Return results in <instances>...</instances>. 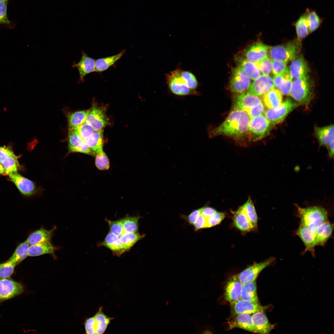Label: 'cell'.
Segmentation results:
<instances>
[{
	"label": "cell",
	"mask_w": 334,
	"mask_h": 334,
	"mask_svg": "<svg viewBox=\"0 0 334 334\" xmlns=\"http://www.w3.org/2000/svg\"><path fill=\"white\" fill-rule=\"evenodd\" d=\"M166 83L171 92L175 95L198 96V81L191 72L176 69L166 75Z\"/></svg>",
	"instance_id": "obj_1"
},
{
	"label": "cell",
	"mask_w": 334,
	"mask_h": 334,
	"mask_svg": "<svg viewBox=\"0 0 334 334\" xmlns=\"http://www.w3.org/2000/svg\"><path fill=\"white\" fill-rule=\"evenodd\" d=\"M14 154L12 149L9 147L0 146V162L7 157Z\"/></svg>",
	"instance_id": "obj_55"
},
{
	"label": "cell",
	"mask_w": 334,
	"mask_h": 334,
	"mask_svg": "<svg viewBox=\"0 0 334 334\" xmlns=\"http://www.w3.org/2000/svg\"><path fill=\"white\" fill-rule=\"evenodd\" d=\"M243 284L238 274L232 276L228 279L225 287L224 297L230 304L241 299Z\"/></svg>",
	"instance_id": "obj_12"
},
{
	"label": "cell",
	"mask_w": 334,
	"mask_h": 334,
	"mask_svg": "<svg viewBox=\"0 0 334 334\" xmlns=\"http://www.w3.org/2000/svg\"><path fill=\"white\" fill-rule=\"evenodd\" d=\"M57 248L50 242H43L30 245L28 249V256L33 257L45 254H52Z\"/></svg>",
	"instance_id": "obj_30"
},
{
	"label": "cell",
	"mask_w": 334,
	"mask_h": 334,
	"mask_svg": "<svg viewBox=\"0 0 334 334\" xmlns=\"http://www.w3.org/2000/svg\"><path fill=\"white\" fill-rule=\"evenodd\" d=\"M5 174V170L2 164L0 162V174Z\"/></svg>",
	"instance_id": "obj_61"
},
{
	"label": "cell",
	"mask_w": 334,
	"mask_h": 334,
	"mask_svg": "<svg viewBox=\"0 0 334 334\" xmlns=\"http://www.w3.org/2000/svg\"><path fill=\"white\" fill-rule=\"evenodd\" d=\"M333 225L328 220L318 226L316 230L315 242L316 246H324L331 236L333 229Z\"/></svg>",
	"instance_id": "obj_26"
},
{
	"label": "cell",
	"mask_w": 334,
	"mask_h": 334,
	"mask_svg": "<svg viewBox=\"0 0 334 334\" xmlns=\"http://www.w3.org/2000/svg\"><path fill=\"white\" fill-rule=\"evenodd\" d=\"M233 213V223L237 228L243 232L253 230L248 219L241 207Z\"/></svg>",
	"instance_id": "obj_29"
},
{
	"label": "cell",
	"mask_w": 334,
	"mask_h": 334,
	"mask_svg": "<svg viewBox=\"0 0 334 334\" xmlns=\"http://www.w3.org/2000/svg\"><path fill=\"white\" fill-rule=\"evenodd\" d=\"M283 96L277 89L272 88L263 95V100L265 105L270 109L278 107L282 103Z\"/></svg>",
	"instance_id": "obj_31"
},
{
	"label": "cell",
	"mask_w": 334,
	"mask_h": 334,
	"mask_svg": "<svg viewBox=\"0 0 334 334\" xmlns=\"http://www.w3.org/2000/svg\"><path fill=\"white\" fill-rule=\"evenodd\" d=\"M310 32L315 31L322 22V19L315 11L307 9L305 12Z\"/></svg>",
	"instance_id": "obj_41"
},
{
	"label": "cell",
	"mask_w": 334,
	"mask_h": 334,
	"mask_svg": "<svg viewBox=\"0 0 334 334\" xmlns=\"http://www.w3.org/2000/svg\"><path fill=\"white\" fill-rule=\"evenodd\" d=\"M264 311L253 314L252 319L255 332L261 334H269L275 324H271Z\"/></svg>",
	"instance_id": "obj_18"
},
{
	"label": "cell",
	"mask_w": 334,
	"mask_h": 334,
	"mask_svg": "<svg viewBox=\"0 0 334 334\" xmlns=\"http://www.w3.org/2000/svg\"><path fill=\"white\" fill-rule=\"evenodd\" d=\"M230 305L232 315L240 314H250L264 311L269 307V306H263L259 303L241 299Z\"/></svg>",
	"instance_id": "obj_15"
},
{
	"label": "cell",
	"mask_w": 334,
	"mask_h": 334,
	"mask_svg": "<svg viewBox=\"0 0 334 334\" xmlns=\"http://www.w3.org/2000/svg\"><path fill=\"white\" fill-rule=\"evenodd\" d=\"M229 328H239L255 333L251 316L248 314H240L232 315L228 321Z\"/></svg>",
	"instance_id": "obj_20"
},
{
	"label": "cell",
	"mask_w": 334,
	"mask_h": 334,
	"mask_svg": "<svg viewBox=\"0 0 334 334\" xmlns=\"http://www.w3.org/2000/svg\"><path fill=\"white\" fill-rule=\"evenodd\" d=\"M268 46L262 43H257L251 45L246 51V57L247 60L257 63L267 57Z\"/></svg>",
	"instance_id": "obj_21"
},
{
	"label": "cell",
	"mask_w": 334,
	"mask_h": 334,
	"mask_svg": "<svg viewBox=\"0 0 334 334\" xmlns=\"http://www.w3.org/2000/svg\"><path fill=\"white\" fill-rule=\"evenodd\" d=\"M240 67L251 79L255 80L261 75V71L255 64L240 57L237 59Z\"/></svg>",
	"instance_id": "obj_33"
},
{
	"label": "cell",
	"mask_w": 334,
	"mask_h": 334,
	"mask_svg": "<svg viewBox=\"0 0 334 334\" xmlns=\"http://www.w3.org/2000/svg\"><path fill=\"white\" fill-rule=\"evenodd\" d=\"M253 4L256 8H260L263 4V0H253Z\"/></svg>",
	"instance_id": "obj_60"
},
{
	"label": "cell",
	"mask_w": 334,
	"mask_h": 334,
	"mask_svg": "<svg viewBox=\"0 0 334 334\" xmlns=\"http://www.w3.org/2000/svg\"><path fill=\"white\" fill-rule=\"evenodd\" d=\"M139 216H127L122 218L123 230L126 232H138Z\"/></svg>",
	"instance_id": "obj_44"
},
{
	"label": "cell",
	"mask_w": 334,
	"mask_h": 334,
	"mask_svg": "<svg viewBox=\"0 0 334 334\" xmlns=\"http://www.w3.org/2000/svg\"><path fill=\"white\" fill-rule=\"evenodd\" d=\"M287 64L282 61L272 60V71L274 75H280L285 73L288 69Z\"/></svg>",
	"instance_id": "obj_51"
},
{
	"label": "cell",
	"mask_w": 334,
	"mask_h": 334,
	"mask_svg": "<svg viewBox=\"0 0 334 334\" xmlns=\"http://www.w3.org/2000/svg\"><path fill=\"white\" fill-rule=\"evenodd\" d=\"M143 238L138 232H126L119 237V240L125 252L129 250L139 240Z\"/></svg>",
	"instance_id": "obj_40"
},
{
	"label": "cell",
	"mask_w": 334,
	"mask_h": 334,
	"mask_svg": "<svg viewBox=\"0 0 334 334\" xmlns=\"http://www.w3.org/2000/svg\"><path fill=\"white\" fill-rule=\"evenodd\" d=\"M201 215L207 218L211 217L217 212L214 208L209 207L200 208Z\"/></svg>",
	"instance_id": "obj_58"
},
{
	"label": "cell",
	"mask_w": 334,
	"mask_h": 334,
	"mask_svg": "<svg viewBox=\"0 0 334 334\" xmlns=\"http://www.w3.org/2000/svg\"><path fill=\"white\" fill-rule=\"evenodd\" d=\"M85 332L87 334H95V320L94 316L87 319L84 322Z\"/></svg>",
	"instance_id": "obj_54"
},
{
	"label": "cell",
	"mask_w": 334,
	"mask_h": 334,
	"mask_svg": "<svg viewBox=\"0 0 334 334\" xmlns=\"http://www.w3.org/2000/svg\"><path fill=\"white\" fill-rule=\"evenodd\" d=\"M101 245L111 250L114 255L119 256L125 252L118 237L110 232L107 234Z\"/></svg>",
	"instance_id": "obj_32"
},
{
	"label": "cell",
	"mask_w": 334,
	"mask_h": 334,
	"mask_svg": "<svg viewBox=\"0 0 334 334\" xmlns=\"http://www.w3.org/2000/svg\"><path fill=\"white\" fill-rule=\"evenodd\" d=\"M68 142V153L77 152L95 156L94 152L75 128L69 130Z\"/></svg>",
	"instance_id": "obj_11"
},
{
	"label": "cell",
	"mask_w": 334,
	"mask_h": 334,
	"mask_svg": "<svg viewBox=\"0 0 334 334\" xmlns=\"http://www.w3.org/2000/svg\"><path fill=\"white\" fill-rule=\"evenodd\" d=\"M82 57L80 60L77 63L74 62L72 66L78 70L79 75V80L84 82V77L91 73L95 71V60L89 57L87 54L82 51Z\"/></svg>",
	"instance_id": "obj_19"
},
{
	"label": "cell",
	"mask_w": 334,
	"mask_h": 334,
	"mask_svg": "<svg viewBox=\"0 0 334 334\" xmlns=\"http://www.w3.org/2000/svg\"><path fill=\"white\" fill-rule=\"evenodd\" d=\"M315 130L320 146L327 147L334 141L333 124L323 127L316 126Z\"/></svg>",
	"instance_id": "obj_25"
},
{
	"label": "cell",
	"mask_w": 334,
	"mask_h": 334,
	"mask_svg": "<svg viewBox=\"0 0 334 334\" xmlns=\"http://www.w3.org/2000/svg\"><path fill=\"white\" fill-rule=\"evenodd\" d=\"M75 128L80 136L85 141L95 131L93 127L85 122Z\"/></svg>",
	"instance_id": "obj_49"
},
{
	"label": "cell",
	"mask_w": 334,
	"mask_h": 334,
	"mask_svg": "<svg viewBox=\"0 0 334 334\" xmlns=\"http://www.w3.org/2000/svg\"><path fill=\"white\" fill-rule=\"evenodd\" d=\"M104 106L94 104L88 110L85 122L92 126L95 131H102L109 124Z\"/></svg>",
	"instance_id": "obj_8"
},
{
	"label": "cell",
	"mask_w": 334,
	"mask_h": 334,
	"mask_svg": "<svg viewBox=\"0 0 334 334\" xmlns=\"http://www.w3.org/2000/svg\"><path fill=\"white\" fill-rule=\"evenodd\" d=\"M126 51V49H123L117 54L95 60V71L101 72L108 69L122 57Z\"/></svg>",
	"instance_id": "obj_28"
},
{
	"label": "cell",
	"mask_w": 334,
	"mask_h": 334,
	"mask_svg": "<svg viewBox=\"0 0 334 334\" xmlns=\"http://www.w3.org/2000/svg\"><path fill=\"white\" fill-rule=\"evenodd\" d=\"M298 106L296 102L290 98H287L278 107L266 109L264 112L265 116L272 124L280 123Z\"/></svg>",
	"instance_id": "obj_6"
},
{
	"label": "cell",
	"mask_w": 334,
	"mask_h": 334,
	"mask_svg": "<svg viewBox=\"0 0 334 334\" xmlns=\"http://www.w3.org/2000/svg\"><path fill=\"white\" fill-rule=\"evenodd\" d=\"M88 110L69 113L67 116L69 130L76 128L85 122Z\"/></svg>",
	"instance_id": "obj_38"
},
{
	"label": "cell",
	"mask_w": 334,
	"mask_h": 334,
	"mask_svg": "<svg viewBox=\"0 0 334 334\" xmlns=\"http://www.w3.org/2000/svg\"><path fill=\"white\" fill-rule=\"evenodd\" d=\"M258 96L248 93H240L237 96L235 104V109L241 110L246 113L252 107L261 102Z\"/></svg>",
	"instance_id": "obj_23"
},
{
	"label": "cell",
	"mask_w": 334,
	"mask_h": 334,
	"mask_svg": "<svg viewBox=\"0 0 334 334\" xmlns=\"http://www.w3.org/2000/svg\"><path fill=\"white\" fill-rule=\"evenodd\" d=\"M298 39L301 41L309 33L305 13L297 20L295 24Z\"/></svg>",
	"instance_id": "obj_43"
},
{
	"label": "cell",
	"mask_w": 334,
	"mask_h": 334,
	"mask_svg": "<svg viewBox=\"0 0 334 334\" xmlns=\"http://www.w3.org/2000/svg\"><path fill=\"white\" fill-rule=\"evenodd\" d=\"M301 48V41L297 39L270 48L269 54L272 60H278L287 63L298 56Z\"/></svg>",
	"instance_id": "obj_5"
},
{
	"label": "cell",
	"mask_w": 334,
	"mask_h": 334,
	"mask_svg": "<svg viewBox=\"0 0 334 334\" xmlns=\"http://www.w3.org/2000/svg\"><path fill=\"white\" fill-rule=\"evenodd\" d=\"M225 216L224 213L217 212L212 216L206 218V228H210L220 224Z\"/></svg>",
	"instance_id": "obj_52"
},
{
	"label": "cell",
	"mask_w": 334,
	"mask_h": 334,
	"mask_svg": "<svg viewBox=\"0 0 334 334\" xmlns=\"http://www.w3.org/2000/svg\"><path fill=\"white\" fill-rule=\"evenodd\" d=\"M1 163L4 168L6 175L17 172L20 169L17 157L15 154L7 157Z\"/></svg>",
	"instance_id": "obj_42"
},
{
	"label": "cell",
	"mask_w": 334,
	"mask_h": 334,
	"mask_svg": "<svg viewBox=\"0 0 334 334\" xmlns=\"http://www.w3.org/2000/svg\"><path fill=\"white\" fill-rule=\"evenodd\" d=\"M250 118L245 111L235 109L220 125L210 131V136L224 135L240 137L249 131Z\"/></svg>",
	"instance_id": "obj_2"
},
{
	"label": "cell",
	"mask_w": 334,
	"mask_h": 334,
	"mask_svg": "<svg viewBox=\"0 0 334 334\" xmlns=\"http://www.w3.org/2000/svg\"><path fill=\"white\" fill-rule=\"evenodd\" d=\"M264 107L261 102L252 107L247 112L250 118L257 117L263 115L264 112Z\"/></svg>",
	"instance_id": "obj_53"
},
{
	"label": "cell",
	"mask_w": 334,
	"mask_h": 334,
	"mask_svg": "<svg viewBox=\"0 0 334 334\" xmlns=\"http://www.w3.org/2000/svg\"><path fill=\"white\" fill-rule=\"evenodd\" d=\"M288 70L292 78L295 79L307 75L310 69L303 56L300 55L292 60Z\"/></svg>",
	"instance_id": "obj_22"
},
{
	"label": "cell",
	"mask_w": 334,
	"mask_h": 334,
	"mask_svg": "<svg viewBox=\"0 0 334 334\" xmlns=\"http://www.w3.org/2000/svg\"><path fill=\"white\" fill-rule=\"evenodd\" d=\"M24 287L10 277L0 279V303L22 293Z\"/></svg>",
	"instance_id": "obj_9"
},
{
	"label": "cell",
	"mask_w": 334,
	"mask_h": 334,
	"mask_svg": "<svg viewBox=\"0 0 334 334\" xmlns=\"http://www.w3.org/2000/svg\"><path fill=\"white\" fill-rule=\"evenodd\" d=\"M241 207L248 219L253 230H255L257 228L258 216L250 198L249 197L246 203Z\"/></svg>",
	"instance_id": "obj_39"
},
{
	"label": "cell",
	"mask_w": 334,
	"mask_h": 334,
	"mask_svg": "<svg viewBox=\"0 0 334 334\" xmlns=\"http://www.w3.org/2000/svg\"><path fill=\"white\" fill-rule=\"evenodd\" d=\"M85 141L94 154L103 149L104 140L102 131H95Z\"/></svg>",
	"instance_id": "obj_37"
},
{
	"label": "cell",
	"mask_w": 334,
	"mask_h": 334,
	"mask_svg": "<svg viewBox=\"0 0 334 334\" xmlns=\"http://www.w3.org/2000/svg\"><path fill=\"white\" fill-rule=\"evenodd\" d=\"M8 175L10 180L24 195L30 196L37 192V189L35 184L17 172L11 173Z\"/></svg>",
	"instance_id": "obj_16"
},
{
	"label": "cell",
	"mask_w": 334,
	"mask_h": 334,
	"mask_svg": "<svg viewBox=\"0 0 334 334\" xmlns=\"http://www.w3.org/2000/svg\"><path fill=\"white\" fill-rule=\"evenodd\" d=\"M95 164L99 169L101 170L108 169L110 165L108 158L105 153L102 149L95 154Z\"/></svg>",
	"instance_id": "obj_46"
},
{
	"label": "cell",
	"mask_w": 334,
	"mask_h": 334,
	"mask_svg": "<svg viewBox=\"0 0 334 334\" xmlns=\"http://www.w3.org/2000/svg\"><path fill=\"white\" fill-rule=\"evenodd\" d=\"M250 85V78L239 66L233 70L230 81L231 90L241 93L248 89Z\"/></svg>",
	"instance_id": "obj_13"
},
{
	"label": "cell",
	"mask_w": 334,
	"mask_h": 334,
	"mask_svg": "<svg viewBox=\"0 0 334 334\" xmlns=\"http://www.w3.org/2000/svg\"><path fill=\"white\" fill-rule=\"evenodd\" d=\"M292 78L288 69L284 73L274 75L273 80L275 87L283 95H290L292 84Z\"/></svg>",
	"instance_id": "obj_24"
},
{
	"label": "cell",
	"mask_w": 334,
	"mask_h": 334,
	"mask_svg": "<svg viewBox=\"0 0 334 334\" xmlns=\"http://www.w3.org/2000/svg\"><path fill=\"white\" fill-rule=\"evenodd\" d=\"M16 265L7 260L0 263V279L10 277L13 274Z\"/></svg>",
	"instance_id": "obj_47"
},
{
	"label": "cell",
	"mask_w": 334,
	"mask_h": 334,
	"mask_svg": "<svg viewBox=\"0 0 334 334\" xmlns=\"http://www.w3.org/2000/svg\"><path fill=\"white\" fill-rule=\"evenodd\" d=\"M296 101L305 106L308 105L313 96V86L307 75L295 79L292 82L290 94Z\"/></svg>",
	"instance_id": "obj_4"
},
{
	"label": "cell",
	"mask_w": 334,
	"mask_h": 334,
	"mask_svg": "<svg viewBox=\"0 0 334 334\" xmlns=\"http://www.w3.org/2000/svg\"><path fill=\"white\" fill-rule=\"evenodd\" d=\"M9 0H0V2H8Z\"/></svg>",
	"instance_id": "obj_62"
},
{
	"label": "cell",
	"mask_w": 334,
	"mask_h": 334,
	"mask_svg": "<svg viewBox=\"0 0 334 334\" xmlns=\"http://www.w3.org/2000/svg\"><path fill=\"white\" fill-rule=\"evenodd\" d=\"M55 229V228L49 230L41 228L31 233L26 241L30 245L41 242H50Z\"/></svg>",
	"instance_id": "obj_27"
},
{
	"label": "cell",
	"mask_w": 334,
	"mask_h": 334,
	"mask_svg": "<svg viewBox=\"0 0 334 334\" xmlns=\"http://www.w3.org/2000/svg\"><path fill=\"white\" fill-rule=\"evenodd\" d=\"M107 221L109 224V232L119 237L124 233L122 219L115 221L107 220Z\"/></svg>",
	"instance_id": "obj_48"
},
{
	"label": "cell",
	"mask_w": 334,
	"mask_h": 334,
	"mask_svg": "<svg viewBox=\"0 0 334 334\" xmlns=\"http://www.w3.org/2000/svg\"><path fill=\"white\" fill-rule=\"evenodd\" d=\"M29 246L26 240L21 243L17 246L8 260L16 265L20 263L28 256V249Z\"/></svg>",
	"instance_id": "obj_36"
},
{
	"label": "cell",
	"mask_w": 334,
	"mask_h": 334,
	"mask_svg": "<svg viewBox=\"0 0 334 334\" xmlns=\"http://www.w3.org/2000/svg\"><path fill=\"white\" fill-rule=\"evenodd\" d=\"M272 123L263 114L250 118L249 131L253 141L260 139L269 134Z\"/></svg>",
	"instance_id": "obj_7"
},
{
	"label": "cell",
	"mask_w": 334,
	"mask_h": 334,
	"mask_svg": "<svg viewBox=\"0 0 334 334\" xmlns=\"http://www.w3.org/2000/svg\"><path fill=\"white\" fill-rule=\"evenodd\" d=\"M206 218L200 215L193 225L195 230L206 228Z\"/></svg>",
	"instance_id": "obj_57"
},
{
	"label": "cell",
	"mask_w": 334,
	"mask_h": 334,
	"mask_svg": "<svg viewBox=\"0 0 334 334\" xmlns=\"http://www.w3.org/2000/svg\"><path fill=\"white\" fill-rule=\"evenodd\" d=\"M200 215V208H199L193 211L187 216L186 218L190 224L193 225Z\"/></svg>",
	"instance_id": "obj_56"
},
{
	"label": "cell",
	"mask_w": 334,
	"mask_h": 334,
	"mask_svg": "<svg viewBox=\"0 0 334 334\" xmlns=\"http://www.w3.org/2000/svg\"><path fill=\"white\" fill-rule=\"evenodd\" d=\"M275 86L273 79L269 75H261L250 85L247 93L256 96L264 95Z\"/></svg>",
	"instance_id": "obj_14"
},
{
	"label": "cell",
	"mask_w": 334,
	"mask_h": 334,
	"mask_svg": "<svg viewBox=\"0 0 334 334\" xmlns=\"http://www.w3.org/2000/svg\"><path fill=\"white\" fill-rule=\"evenodd\" d=\"M7 2H0V25L7 28L13 29L16 24L14 22L10 20L8 17Z\"/></svg>",
	"instance_id": "obj_45"
},
{
	"label": "cell",
	"mask_w": 334,
	"mask_h": 334,
	"mask_svg": "<svg viewBox=\"0 0 334 334\" xmlns=\"http://www.w3.org/2000/svg\"><path fill=\"white\" fill-rule=\"evenodd\" d=\"M294 205L300 219V225L316 230L318 226L328 220L327 212L323 207L313 206L303 208Z\"/></svg>",
	"instance_id": "obj_3"
},
{
	"label": "cell",
	"mask_w": 334,
	"mask_h": 334,
	"mask_svg": "<svg viewBox=\"0 0 334 334\" xmlns=\"http://www.w3.org/2000/svg\"><path fill=\"white\" fill-rule=\"evenodd\" d=\"M316 230L307 226L300 225L296 232L297 235L301 239L305 247V252L310 251L312 256H315Z\"/></svg>",
	"instance_id": "obj_17"
},
{
	"label": "cell",
	"mask_w": 334,
	"mask_h": 334,
	"mask_svg": "<svg viewBox=\"0 0 334 334\" xmlns=\"http://www.w3.org/2000/svg\"><path fill=\"white\" fill-rule=\"evenodd\" d=\"M263 75H268L272 71V60L268 56L256 64Z\"/></svg>",
	"instance_id": "obj_50"
},
{
	"label": "cell",
	"mask_w": 334,
	"mask_h": 334,
	"mask_svg": "<svg viewBox=\"0 0 334 334\" xmlns=\"http://www.w3.org/2000/svg\"><path fill=\"white\" fill-rule=\"evenodd\" d=\"M329 156L333 158L334 156V141L327 147Z\"/></svg>",
	"instance_id": "obj_59"
},
{
	"label": "cell",
	"mask_w": 334,
	"mask_h": 334,
	"mask_svg": "<svg viewBox=\"0 0 334 334\" xmlns=\"http://www.w3.org/2000/svg\"><path fill=\"white\" fill-rule=\"evenodd\" d=\"M240 299L259 303L256 280L243 285Z\"/></svg>",
	"instance_id": "obj_35"
},
{
	"label": "cell",
	"mask_w": 334,
	"mask_h": 334,
	"mask_svg": "<svg viewBox=\"0 0 334 334\" xmlns=\"http://www.w3.org/2000/svg\"><path fill=\"white\" fill-rule=\"evenodd\" d=\"M102 309V307H100L94 316L95 320V331L97 334H103L111 320L113 319L106 315L103 312Z\"/></svg>",
	"instance_id": "obj_34"
},
{
	"label": "cell",
	"mask_w": 334,
	"mask_h": 334,
	"mask_svg": "<svg viewBox=\"0 0 334 334\" xmlns=\"http://www.w3.org/2000/svg\"><path fill=\"white\" fill-rule=\"evenodd\" d=\"M275 260L274 258L271 257L263 261L255 263L247 267L238 274L242 284L243 285L255 280L260 273L265 268L271 264Z\"/></svg>",
	"instance_id": "obj_10"
}]
</instances>
